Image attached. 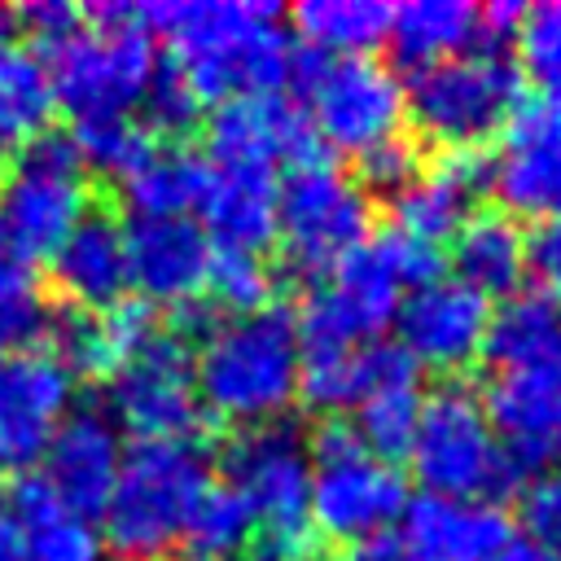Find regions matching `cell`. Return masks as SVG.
I'll return each instance as SVG.
<instances>
[{
	"instance_id": "6da1fadb",
	"label": "cell",
	"mask_w": 561,
	"mask_h": 561,
	"mask_svg": "<svg viewBox=\"0 0 561 561\" xmlns=\"http://www.w3.org/2000/svg\"><path fill=\"white\" fill-rule=\"evenodd\" d=\"M140 22L171 44L202 105L272 96L289 88L294 35L267 0H153L136 4Z\"/></svg>"
},
{
	"instance_id": "7a4b0ae2",
	"label": "cell",
	"mask_w": 561,
	"mask_h": 561,
	"mask_svg": "<svg viewBox=\"0 0 561 561\" xmlns=\"http://www.w3.org/2000/svg\"><path fill=\"white\" fill-rule=\"evenodd\" d=\"M193 386L202 412L224 425H263L298 399L294 311L272 302L245 316H215L193 337Z\"/></svg>"
},
{
	"instance_id": "3957f363",
	"label": "cell",
	"mask_w": 561,
	"mask_h": 561,
	"mask_svg": "<svg viewBox=\"0 0 561 561\" xmlns=\"http://www.w3.org/2000/svg\"><path fill=\"white\" fill-rule=\"evenodd\" d=\"M215 482L202 438H149L123 447L114 491L101 508L105 543L118 561H167Z\"/></svg>"
},
{
	"instance_id": "277c9868",
	"label": "cell",
	"mask_w": 561,
	"mask_h": 561,
	"mask_svg": "<svg viewBox=\"0 0 561 561\" xmlns=\"http://www.w3.org/2000/svg\"><path fill=\"white\" fill-rule=\"evenodd\" d=\"M35 53L48 70L53 101L75 123L96 114H131L158 66L153 31L140 22L136 4H92L75 31Z\"/></svg>"
},
{
	"instance_id": "5b68a950",
	"label": "cell",
	"mask_w": 561,
	"mask_h": 561,
	"mask_svg": "<svg viewBox=\"0 0 561 561\" xmlns=\"http://www.w3.org/2000/svg\"><path fill=\"white\" fill-rule=\"evenodd\" d=\"M522 105V75L504 48H469L416 66L403 83L412 136L434 149H486Z\"/></svg>"
},
{
	"instance_id": "8992f818",
	"label": "cell",
	"mask_w": 561,
	"mask_h": 561,
	"mask_svg": "<svg viewBox=\"0 0 561 561\" xmlns=\"http://www.w3.org/2000/svg\"><path fill=\"white\" fill-rule=\"evenodd\" d=\"M311 451V530L320 543H364L390 535L408 508V478L399 465L364 447L346 416H320L307 434Z\"/></svg>"
},
{
	"instance_id": "52a82bcc",
	"label": "cell",
	"mask_w": 561,
	"mask_h": 561,
	"mask_svg": "<svg viewBox=\"0 0 561 561\" xmlns=\"http://www.w3.org/2000/svg\"><path fill=\"white\" fill-rule=\"evenodd\" d=\"M289 92L307 110L316 136L329 153H368L381 140L399 136L408 123L399 75L373 57H329L302 39H294Z\"/></svg>"
},
{
	"instance_id": "ba28073f",
	"label": "cell",
	"mask_w": 561,
	"mask_h": 561,
	"mask_svg": "<svg viewBox=\"0 0 561 561\" xmlns=\"http://www.w3.org/2000/svg\"><path fill=\"white\" fill-rule=\"evenodd\" d=\"M412 478L430 495H451V500H500L504 491L522 486V469L508 460L482 394L451 377L443 381L425 403L416 421V438L408 451Z\"/></svg>"
},
{
	"instance_id": "9c48e42d",
	"label": "cell",
	"mask_w": 561,
	"mask_h": 561,
	"mask_svg": "<svg viewBox=\"0 0 561 561\" xmlns=\"http://www.w3.org/2000/svg\"><path fill=\"white\" fill-rule=\"evenodd\" d=\"M92 180L75 149V136L44 127L31 136L0 180V232L18 263L53 259L70 228L92 206Z\"/></svg>"
},
{
	"instance_id": "30bf717a",
	"label": "cell",
	"mask_w": 561,
	"mask_h": 561,
	"mask_svg": "<svg viewBox=\"0 0 561 561\" xmlns=\"http://www.w3.org/2000/svg\"><path fill=\"white\" fill-rule=\"evenodd\" d=\"M219 482H228L254 513V535L324 548L311 530V451L294 421H263L232 430L219 447Z\"/></svg>"
},
{
	"instance_id": "8fae6325",
	"label": "cell",
	"mask_w": 561,
	"mask_h": 561,
	"mask_svg": "<svg viewBox=\"0 0 561 561\" xmlns=\"http://www.w3.org/2000/svg\"><path fill=\"white\" fill-rule=\"evenodd\" d=\"M373 197L342 167L311 162L280 175L276 197V245L298 280H320L342 259L373 241Z\"/></svg>"
},
{
	"instance_id": "7c38bea8",
	"label": "cell",
	"mask_w": 561,
	"mask_h": 561,
	"mask_svg": "<svg viewBox=\"0 0 561 561\" xmlns=\"http://www.w3.org/2000/svg\"><path fill=\"white\" fill-rule=\"evenodd\" d=\"M105 416L131 434L149 438H202V399L193 386V342L162 320L149 342H140L105 381Z\"/></svg>"
},
{
	"instance_id": "4fadbf2b",
	"label": "cell",
	"mask_w": 561,
	"mask_h": 561,
	"mask_svg": "<svg viewBox=\"0 0 561 561\" xmlns=\"http://www.w3.org/2000/svg\"><path fill=\"white\" fill-rule=\"evenodd\" d=\"M399 276L368 241L351 259H342L333 272L311 280L302 289L294 329H298V351H346L381 337V329L399 311Z\"/></svg>"
},
{
	"instance_id": "5bb4252c",
	"label": "cell",
	"mask_w": 561,
	"mask_h": 561,
	"mask_svg": "<svg viewBox=\"0 0 561 561\" xmlns=\"http://www.w3.org/2000/svg\"><path fill=\"white\" fill-rule=\"evenodd\" d=\"M202 153L215 167H267V171L276 167L294 171L329 158L307 110L285 92L237 96L215 105L202 127Z\"/></svg>"
},
{
	"instance_id": "9a60e30c",
	"label": "cell",
	"mask_w": 561,
	"mask_h": 561,
	"mask_svg": "<svg viewBox=\"0 0 561 561\" xmlns=\"http://www.w3.org/2000/svg\"><path fill=\"white\" fill-rule=\"evenodd\" d=\"M70 399L75 377L44 346L0 355V478L18 482L44 460Z\"/></svg>"
},
{
	"instance_id": "2e32d148",
	"label": "cell",
	"mask_w": 561,
	"mask_h": 561,
	"mask_svg": "<svg viewBox=\"0 0 561 561\" xmlns=\"http://www.w3.org/2000/svg\"><path fill=\"white\" fill-rule=\"evenodd\" d=\"M486 324H491V302L465 280L443 272L399 298L394 342L416 359V368L425 364L451 381L482 359Z\"/></svg>"
},
{
	"instance_id": "e0dca14e",
	"label": "cell",
	"mask_w": 561,
	"mask_h": 561,
	"mask_svg": "<svg viewBox=\"0 0 561 561\" xmlns=\"http://www.w3.org/2000/svg\"><path fill=\"white\" fill-rule=\"evenodd\" d=\"M504 153L495 158L491 188L500 193V210L561 219V101L522 96L513 118L500 131Z\"/></svg>"
},
{
	"instance_id": "ac0fdd59",
	"label": "cell",
	"mask_w": 561,
	"mask_h": 561,
	"mask_svg": "<svg viewBox=\"0 0 561 561\" xmlns=\"http://www.w3.org/2000/svg\"><path fill=\"white\" fill-rule=\"evenodd\" d=\"M118 465H123V443H118V425L105 416V408H75L57 425L35 478L66 513L92 522V517H101V508L114 491Z\"/></svg>"
},
{
	"instance_id": "d6986e66",
	"label": "cell",
	"mask_w": 561,
	"mask_h": 561,
	"mask_svg": "<svg viewBox=\"0 0 561 561\" xmlns=\"http://www.w3.org/2000/svg\"><path fill=\"white\" fill-rule=\"evenodd\" d=\"M491 180H495L491 149L425 153L421 175L399 197H390V228L447 250V241L473 215V202L491 188Z\"/></svg>"
},
{
	"instance_id": "ffe728a7",
	"label": "cell",
	"mask_w": 561,
	"mask_h": 561,
	"mask_svg": "<svg viewBox=\"0 0 561 561\" xmlns=\"http://www.w3.org/2000/svg\"><path fill=\"white\" fill-rule=\"evenodd\" d=\"M48 285L61 307L75 311H110L131 289L127 228L110 210V202H92L70 237L48 259Z\"/></svg>"
},
{
	"instance_id": "44dd1931",
	"label": "cell",
	"mask_w": 561,
	"mask_h": 561,
	"mask_svg": "<svg viewBox=\"0 0 561 561\" xmlns=\"http://www.w3.org/2000/svg\"><path fill=\"white\" fill-rule=\"evenodd\" d=\"M482 403L508 460L522 473L561 465V359L495 373Z\"/></svg>"
},
{
	"instance_id": "7402d4cb",
	"label": "cell",
	"mask_w": 561,
	"mask_h": 561,
	"mask_svg": "<svg viewBox=\"0 0 561 561\" xmlns=\"http://www.w3.org/2000/svg\"><path fill=\"white\" fill-rule=\"evenodd\" d=\"M127 259H131V285L145 294V302L162 307H193L206 294L215 245L197 219H153L131 215L127 224Z\"/></svg>"
},
{
	"instance_id": "603a6c76",
	"label": "cell",
	"mask_w": 561,
	"mask_h": 561,
	"mask_svg": "<svg viewBox=\"0 0 561 561\" xmlns=\"http://www.w3.org/2000/svg\"><path fill=\"white\" fill-rule=\"evenodd\" d=\"M399 526V539L416 561H491L513 539V522L500 504L430 491L408 500Z\"/></svg>"
},
{
	"instance_id": "cb8c5ba5",
	"label": "cell",
	"mask_w": 561,
	"mask_h": 561,
	"mask_svg": "<svg viewBox=\"0 0 561 561\" xmlns=\"http://www.w3.org/2000/svg\"><path fill=\"white\" fill-rule=\"evenodd\" d=\"M276 197H280L276 171H267V167H215L206 202H202V228H206L210 245L267 254V245L276 241Z\"/></svg>"
},
{
	"instance_id": "d4e9b609",
	"label": "cell",
	"mask_w": 561,
	"mask_h": 561,
	"mask_svg": "<svg viewBox=\"0 0 561 561\" xmlns=\"http://www.w3.org/2000/svg\"><path fill=\"white\" fill-rule=\"evenodd\" d=\"M447 259L451 276L478 289L486 302L508 298L513 289H522L526 276V232L508 210L482 206L456 228V237L447 241Z\"/></svg>"
},
{
	"instance_id": "484cf974",
	"label": "cell",
	"mask_w": 561,
	"mask_h": 561,
	"mask_svg": "<svg viewBox=\"0 0 561 561\" xmlns=\"http://www.w3.org/2000/svg\"><path fill=\"white\" fill-rule=\"evenodd\" d=\"M482 355L491 359L495 373H517L561 359V302L539 285L513 289L508 298H500V307H491Z\"/></svg>"
},
{
	"instance_id": "4316f807",
	"label": "cell",
	"mask_w": 561,
	"mask_h": 561,
	"mask_svg": "<svg viewBox=\"0 0 561 561\" xmlns=\"http://www.w3.org/2000/svg\"><path fill=\"white\" fill-rule=\"evenodd\" d=\"M210 158L202 145L188 140H167L153 149V158L123 184V197L131 215H153V219H193L202 210L206 188H210Z\"/></svg>"
},
{
	"instance_id": "83f0119b",
	"label": "cell",
	"mask_w": 561,
	"mask_h": 561,
	"mask_svg": "<svg viewBox=\"0 0 561 561\" xmlns=\"http://www.w3.org/2000/svg\"><path fill=\"white\" fill-rule=\"evenodd\" d=\"M394 57L416 66L469 53V48H486L482 44V9L469 0H408L399 9H390V35Z\"/></svg>"
},
{
	"instance_id": "f1b7e54d",
	"label": "cell",
	"mask_w": 561,
	"mask_h": 561,
	"mask_svg": "<svg viewBox=\"0 0 561 561\" xmlns=\"http://www.w3.org/2000/svg\"><path fill=\"white\" fill-rule=\"evenodd\" d=\"M13 513L22 522V539H26V561H101V539L96 530L66 513L35 473L18 478L9 486Z\"/></svg>"
},
{
	"instance_id": "f546056e",
	"label": "cell",
	"mask_w": 561,
	"mask_h": 561,
	"mask_svg": "<svg viewBox=\"0 0 561 561\" xmlns=\"http://www.w3.org/2000/svg\"><path fill=\"white\" fill-rule=\"evenodd\" d=\"M294 39L329 53V57H359L390 35V4L381 0H302L289 9Z\"/></svg>"
},
{
	"instance_id": "4dcf8cb0",
	"label": "cell",
	"mask_w": 561,
	"mask_h": 561,
	"mask_svg": "<svg viewBox=\"0 0 561 561\" xmlns=\"http://www.w3.org/2000/svg\"><path fill=\"white\" fill-rule=\"evenodd\" d=\"M53 83L35 48H0V149H22L31 136L53 127Z\"/></svg>"
},
{
	"instance_id": "1f68e13d",
	"label": "cell",
	"mask_w": 561,
	"mask_h": 561,
	"mask_svg": "<svg viewBox=\"0 0 561 561\" xmlns=\"http://www.w3.org/2000/svg\"><path fill=\"white\" fill-rule=\"evenodd\" d=\"M70 136H75V149H79L83 167L96 171V180H118V184H127V180L153 158V149L162 145V140L145 127V118H136V114H96V118H79V123L70 127Z\"/></svg>"
},
{
	"instance_id": "d6a6232c",
	"label": "cell",
	"mask_w": 561,
	"mask_h": 561,
	"mask_svg": "<svg viewBox=\"0 0 561 561\" xmlns=\"http://www.w3.org/2000/svg\"><path fill=\"white\" fill-rule=\"evenodd\" d=\"M421 377H408V381H386L377 386L373 394H364L355 408H351V425L355 434L364 438L368 451H377L381 460H408L412 451V438H416V421H421Z\"/></svg>"
},
{
	"instance_id": "836d02e7",
	"label": "cell",
	"mask_w": 561,
	"mask_h": 561,
	"mask_svg": "<svg viewBox=\"0 0 561 561\" xmlns=\"http://www.w3.org/2000/svg\"><path fill=\"white\" fill-rule=\"evenodd\" d=\"M254 539V513L250 504L228 486V482H210V491L202 495L188 530H184V543H180V557L184 561H241L245 548Z\"/></svg>"
},
{
	"instance_id": "e575fe53",
	"label": "cell",
	"mask_w": 561,
	"mask_h": 561,
	"mask_svg": "<svg viewBox=\"0 0 561 561\" xmlns=\"http://www.w3.org/2000/svg\"><path fill=\"white\" fill-rule=\"evenodd\" d=\"M276 267L267 254L245 250H215L206 276V307L219 316H245L276 302Z\"/></svg>"
},
{
	"instance_id": "d590c367",
	"label": "cell",
	"mask_w": 561,
	"mask_h": 561,
	"mask_svg": "<svg viewBox=\"0 0 561 561\" xmlns=\"http://www.w3.org/2000/svg\"><path fill=\"white\" fill-rule=\"evenodd\" d=\"M513 66L539 88V96L561 101V0L522 9V22L513 31Z\"/></svg>"
},
{
	"instance_id": "8d00e7d4",
	"label": "cell",
	"mask_w": 561,
	"mask_h": 561,
	"mask_svg": "<svg viewBox=\"0 0 561 561\" xmlns=\"http://www.w3.org/2000/svg\"><path fill=\"white\" fill-rule=\"evenodd\" d=\"M48 311L53 302L44 298L31 267L18 259H0V355L35 346L44 337Z\"/></svg>"
},
{
	"instance_id": "74e56055",
	"label": "cell",
	"mask_w": 561,
	"mask_h": 561,
	"mask_svg": "<svg viewBox=\"0 0 561 561\" xmlns=\"http://www.w3.org/2000/svg\"><path fill=\"white\" fill-rule=\"evenodd\" d=\"M140 105H145V127L162 140H188V131L202 123V110H206L202 96L193 92V83L184 79V70L171 57H158Z\"/></svg>"
},
{
	"instance_id": "f35d334b",
	"label": "cell",
	"mask_w": 561,
	"mask_h": 561,
	"mask_svg": "<svg viewBox=\"0 0 561 561\" xmlns=\"http://www.w3.org/2000/svg\"><path fill=\"white\" fill-rule=\"evenodd\" d=\"M421 167H425V145L416 136L399 131V136H390L377 149L355 158V180H359V188L368 197H386L390 202L421 175Z\"/></svg>"
},
{
	"instance_id": "ab89813d",
	"label": "cell",
	"mask_w": 561,
	"mask_h": 561,
	"mask_svg": "<svg viewBox=\"0 0 561 561\" xmlns=\"http://www.w3.org/2000/svg\"><path fill=\"white\" fill-rule=\"evenodd\" d=\"M517 526L530 543L561 557V465L535 469L517 486Z\"/></svg>"
},
{
	"instance_id": "60d3db41",
	"label": "cell",
	"mask_w": 561,
	"mask_h": 561,
	"mask_svg": "<svg viewBox=\"0 0 561 561\" xmlns=\"http://www.w3.org/2000/svg\"><path fill=\"white\" fill-rule=\"evenodd\" d=\"M333 561H416L399 535H377V539H364V543H351L342 548Z\"/></svg>"
},
{
	"instance_id": "b9f144b4",
	"label": "cell",
	"mask_w": 561,
	"mask_h": 561,
	"mask_svg": "<svg viewBox=\"0 0 561 561\" xmlns=\"http://www.w3.org/2000/svg\"><path fill=\"white\" fill-rule=\"evenodd\" d=\"M0 561H26V539H22V522L13 513L9 491H0Z\"/></svg>"
},
{
	"instance_id": "7bdbcfd3",
	"label": "cell",
	"mask_w": 561,
	"mask_h": 561,
	"mask_svg": "<svg viewBox=\"0 0 561 561\" xmlns=\"http://www.w3.org/2000/svg\"><path fill=\"white\" fill-rule=\"evenodd\" d=\"M491 561H561V557H552L548 548H539V543H530L526 535H513Z\"/></svg>"
},
{
	"instance_id": "ee69618b",
	"label": "cell",
	"mask_w": 561,
	"mask_h": 561,
	"mask_svg": "<svg viewBox=\"0 0 561 561\" xmlns=\"http://www.w3.org/2000/svg\"><path fill=\"white\" fill-rule=\"evenodd\" d=\"M9 35H13V9H0V48H9Z\"/></svg>"
},
{
	"instance_id": "f6af8a7d",
	"label": "cell",
	"mask_w": 561,
	"mask_h": 561,
	"mask_svg": "<svg viewBox=\"0 0 561 561\" xmlns=\"http://www.w3.org/2000/svg\"><path fill=\"white\" fill-rule=\"evenodd\" d=\"M552 298H557V302H561V285H557V289H552Z\"/></svg>"
},
{
	"instance_id": "bcb514c9",
	"label": "cell",
	"mask_w": 561,
	"mask_h": 561,
	"mask_svg": "<svg viewBox=\"0 0 561 561\" xmlns=\"http://www.w3.org/2000/svg\"><path fill=\"white\" fill-rule=\"evenodd\" d=\"M0 180H4V167H0Z\"/></svg>"
}]
</instances>
